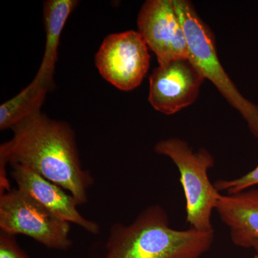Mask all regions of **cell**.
I'll return each instance as SVG.
<instances>
[{
    "mask_svg": "<svg viewBox=\"0 0 258 258\" xmlns=\"http://www.w3.org/2000/svg\"><path fill=\"white\" fill-rule=\"evenodd\" d=\"M12 130L13 137L0 147V190L10 189L7 164H20L67 190L79 205L87 203L94 181L81 164L71 125L38 111Z\"/></svg>",
    "mask_w": 258,
    "mask_h": 258,
    "instance_id": "6da1fadb",
    "label": "cell"
},
{
    "mask_svg": "<svg viewBox=\"0 0 258 258\" xmlns=\"http://www.w3.org/2000/svg\"><path fill=\"white\" fill-rule=\"evenodd\" d=\"M214 239L215 231L172 228L164 209L152 205L129 225L112 226L104 258H200Z\"/></svg>",
    "mask_w": 258,
    "mask_h": 258,
    "instance_id": "7a4b0ae2",
    "label": "cell"
},
{
    "mask_svg": "<svg viewBox=\"0 0 258 258\" xmlns=\"http://www.w3.org/2000/svg\"><path fill=\"white\" fill-rule=\"evenodd\" d=\"M154 151L171 159L179 170L186 200V220L190 227L214 231L212 212L222 194L209 179L208 170L215 165L212 154L204 148L194 152L187 142L176 137L159 141Z\"/></svg>",
    "mask_w": 258,
    "mask_h": 258,
    "instance_id": "3957f363",
    "label": "cell"
},
{
    "mask_svg": "<svg viewBox=\"0 0 258 258\" xmlns=\"http://www.w3.org/2000/svg\"><path fill=\"white\" fill-rule=\"evenodd\" d=\"M186 35L189 57L205 79L211 81L229 103L239 111L249 131L258 139V106L245 98L231 81L217 55L215 38L200 18L193 5L186 0H173Z\"/></svg>",
    "mask_w": 258,
    "mask_h": 258,
    "instance_id": "277c9868",
    "label": "cell"
},
{
    "mask_svg": "<svg viewBox=\"0 0 258 258\" xmlns=\"http://www.w3.org/2000/svg\"><path fill=\"white\" fill-rule=\"evenodd\" d=\"M0 229L9 235L28 236L47 248L67 250L72 245L71 223L18 188L0 194Z\"/></svg>",
    "mask_w": 258,
    "mask_h": 258,
    "instance_id": "5b68a950",
    "label": "cell"
},
{
    "mask_svg": "<svg viewBox=\"0 0 258 258\" xmlns=\"http://www.w3.org/2000/svg\"><path fill=\"white\" fill-rule=\"evenodd\" d=\"M95 62L106 81L120 91H132L147 74L150 64L149 47L139 32L111 34L102 42Z\"/></svg>",
    "mask_w": 258,
    "mask_h": 258,
    "instance_id": "8992f818",
    "label": "cell"
},
{
    "mask_svg": "<svg viewBox=\"0 0 258 258\" xmlns=\"http://www.w3.org/2000/svg\"><path fill=\"white\" fill-rule=\"evenodd\" d=\"M139 32L157 56L159 66L189 58L186 35L173 0H148L137 20Z\"/></svg>",
    "mask_w": 258,
    "mask_h": 258,
    "instance_id": "52a82bcc",
    "label": "cell"
},
{
    "mask_svg": "<svg viewBox=\"0 0 258 258\" xmlns=\"http://www.w3.org/2000/svg\"><path fill=\"white\" fill-rule=\"evenodd\" d=\"M205 79L189 57L159 66L149 78V101L157 111L174 114L196 101Z\"/></svg>",
    "mask_w": 258,
    "mask_h": 258,
    "instance_id": "ba28073f",
    "label": "cell"
},
{
    "mask_svg": "<svg viewBox=\"0 0 258 258\" xmlns=\"http://www.w3.org/2000/svg\"><path fill=\"white\" fill-rule=\"evenodd\" d=\"M11 166V176L18 189L59 218L79 225L93 235L99 233V225L80 213L77 208L79 203L71 194L25 166L20 164Z\"/></svg>",
    "mask_w": 258,
    "mask_h": 258,
    "instance_id": "9c48e42d",
    "label": "cell"
},
{
    "mask_svg": "<svg viewBox=\"0 0 258 258\" xmlns=\"http://www.w3.org/2000/svg\"><path fill=\"white\" fill-rule=\"evenodd\" d=\"M215 210L236 246L251 248L252 242L258 240V188L222 195Z\"/></svg>",
    "mask_w": 258,
    "mask_h": 258,
    "instance_id": "30bf717a",
    "label": "cell"
},
{
    "mask_svg": "<svg viewBox=\"0 0 258 258\" xmlns=\"http://www.w3.org/2000/svg\"><path fill=\"white\" fill-rule=\"evenodd\" d=\"M79 5L76 0H47L43 4V20L46 41L43 57L35 78L53 86L61 34L66 22Z\"/></svg>",
    "mask_w": 258,
    "mask_h": 258,
    "instance_id": "8fae6325",
    "label": "cell"
},
{
    "mask_svg": "<svg viewBox=\"0 0 258 258\" xmlns=\"http://www.w3.org/2000/svg\"><path fill=\"white\" fill-rule=\"evenodd\" d=\"M51 87L48 83L33 79L18 95L0 106V129H13L29 116L40 111L47 93Z\"/></svg>",
    "mask_w": 258,
    "mask_h": 258,
    "instance_id": "7c38bea8",
    "label": "cell"
},
{
    "mask_svg": "<svg viewBox=\"0 0 258 258\" xmlns=\"http://www.w3.org/2000/svg\"><path fill=\"white\" fill-rule=\"evenodd\" d=\"M216 189L222 195H235L253 188L258 185V166L247 174L234 179H218L214 182Z\"/></svg>",
    "mask_w": 258,
    "mask_h": 258,
    "instance_id": "4fadbf2b",
    "label": "cell"
},
{
    "mask_svg": "<svg viewBox=\"0 0 258 258\" xmlns=\"http://www.w3.org/2000/svg\"><path fill=\"white\" fill-rule=\"evenodd\" d=\"M12 235L0 234V258H29Z\"/></svg>",
    "mask_w": 258,
    "mask_h": 258,
    "instance_id": "5bb4252c",
    "label": "cell"
},
{
    "mask_svg": "<svg viewBox=\"0 0 258 258\" xmlns=\"http://www.w3.org/2000/svg\"><path fill=\"white\" fill-rule=\"evenodd\" d=\"M251 248L253 249L254 258H258V240L254 241L251 245Z\"/></svg>",
    "mask_w": 258,
    "mask_h": 258,
    "instance_id": "9a60e30c",
    "label": "cell"
}]
</instances>
